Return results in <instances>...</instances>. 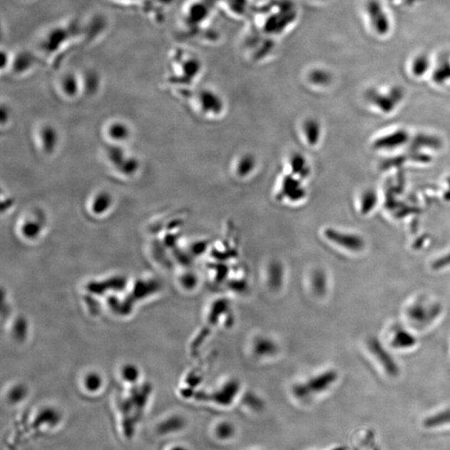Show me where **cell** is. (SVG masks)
<instances>
[{
	"mask_svg": "<svg viewBox=\"0 0 450 450\" xmlns=\"http://www.w3.org/2000/svg\"><path fill=\"white\" fill-rule=\"evenodd\" d=\"M85 24L77 19L58 22L48 26L39 36L37 53L41 59L56 63L76 46L85 36Z\"/></svg>",
	"mask_w": 450,
	"mask_h": 450,
	"instance_id": "6da1fadb",
	"label": "cell"
},
{
	"mask_svg": "<svg viewBox=\"0 0 450 450\" xmlns=\"http://www.w3.org/2000/svg\"><path fill=\"white\" fill-rule=\"evenodd\" d=\"M364 11L374 32L379 36H388L392 29V21L383 4L379 0H367Z\"/></svg>",
	"mask_w": 450,
	"mask_h": 450,
	"instance_id": "7a4b0ae2",
	"label": "cell"
},
{
	"mask_svg": "<svg viewBox=\"0 0 450 450\" xmlns=\"http://www.w3.org/2000/svg\"><path fill=\"white\" fill-rule=\"evenodd\" d=\"M42 59L37 53L29 51H19L11 54V63L6 73L16 77H24L34 71Z\"/></svg>",
	"mask_w": 450,
	"mask_h": 450,
	"instance_id": "3957f363",
	"label": "cell"
},
{
	"mask_svg": "<svg viewBox=\"0 0 450 450\" xmlns=\"http://www.w3.org/2000/svg\"><path fill=\"white\" fill-rule=\"evenodd\" d=\"M56 91L66 100H74L83 93L82 73L64 71L56 78Z\"/></svg>",
	"mask_w": 450,
	"mask_h": 450,
	"instance_id": "277c9868",
	"label": "cell"
},
{
	"mask_svg": "<svg viewBox=\"0 0 450 450\" xmlns=\"http://www.w3.org/2000/svg\"><path fill=\"white\" fill-rule=\"evenodd\" d=\"M336 379V373L333 371L326 372L318 375L311 379L309 382L296 385L294 389V393L296 397L299 399H305L318 394L327 389Z\"/></svg>",
	"mask_w": 450,
	"mask_h": 450,
	"instance_id": "5b68a950",
	"label": "cell"
},
{
	"mask_svg": "<svg viewBox=\"0 0 450 450\" xmlns=\"http://www.w3.org/2000/svg\"><path fill=\"white\" fill-rule=\"evenodd\" d=\"M324 235L329 241L344 250L351 252H359L363 250L365 246L364 241L360 236L334 229H327L324 231Z\"/></svg>",
	"mask_w": 450,
	"mask_h": 450,
	"instance_id": "8992f818",
	"label": "cell"
},
{
	"mask_svg": "<svg viewBox=\"0 0 450 450\" xmlns=\"http://www.w3.org/2000/svg\"><path fill=\"white\" fill-rule=\"evenodd\" d=\"M369 349L371 352L375 355V357L382 363L385 370H387L389 374L395 375L399 373V368L397 363L394 362L392 356L389 354L387 351L384 349L382 344H379L377 339H371Z\"/></svg>",
	"mask_w": 450,
	"mask_h": 450,
	"instance_id": "52a82bcc",
	"label": "cell"
},
{
	"mask_svg": "<svg viewBox=\"0 0 450 450\" xmlns=\"http://www.w3.org/2000/svg\"><path fill=\"white\" fill-rule=\"evenodd\" d=\"M439 313V307L426 308L423 304H415L408 310V315L410 319L413 322L419 324L428 323V321H432Z\"/></svg>",
	"mask_w": 450,
	"mask_h": 450,
	"instance_id": "ba28073f",
	"label": "cell"
},
{
	"mask_svg": "<svg viewBox=\"0 0 450 450\" xmlns=\"http://www.w3.org/2000/svg\"><path fill=\"white\" fill-rule=\"evenodd\" d=\"M200 101L202 110L210 115H219L224 108L221 98L210 91L201 93Z\"/></svg>",
	"mask_w": 450,
	"mask_h": 450,
	"instance_id": "9c48e42d",
	"label": "cell"
},
{
	"mask_svg": "<svg viewBox=\"0 0 450 450\" xmlns=\"http://www.w3.org/2000/svg\"><path fill=\"white\" fill-rule=\"evenodd\" d=\"M38 140V141L41 140L39 145L42 147L43 151L47 153V154H51L57 146V132L51 126H44L39 128Z\"/></svg>",
	"mask_w": 450,
	"mask_h": 450,
	"instance_id": "30bf717a",
	"label": "cell"
},
{
	"mask_svg": "<svg viewBox=\"0 0 450 450\" xmlns=\"http://www.w3.org/2000/svg\"><path fill=\"white\" fill-rule=\"evenodd\" d=\"M113 201L108 193H97V195L92 197L90 203V209L93 215H103L111 210Z\"/></svg>",
	"mask_w": 450,
	"mask_h": 450,
	"instance_id": "8fae6325",
	"label": "cell"
},
{
	"mask_svg": "<svg viewBox=\"0 0 450 450\" xmlns=\"http://www.w3.org/2000/svg\"><path fill=\"white\" fill-rule=\"evenodd\" d=\"M61 414L54 409H44L34 419V427L39 428L46 425L48 427H56L61 423Z\"/></svg>",
	"mask_w": 450,
	"mask_h": 450,
	"instance_id": "7c38bea8",
	"label": "cell"
},
{
	"mask_svg": "<svg viewBox=\"0 0 450 450\" xmlns=\"http://www.w3.org/2000/svg\"><path fill=\"white\" fill-rule=\"evenodd\" d=\"M432 67L431 58L429 54L421 53L415 56L410 63V71L415 77H423Z\"/></svg>",
	"mask_w": 450,
	"mask_h": 450,
	"instance_id": "4fadbf2b",
	"label": "cell"
},
{
	"mask_svg": "<svg viewBox=\"0 0 450 450\" xmlns=\"http://www.w3.org/2000/svg\"><path fill=\"white\" fill-rule=\"evenodd\" d=\"M185 419L179 415L168 418L157 427V431L161 435L170 434L180 431L185 426Z\"/></svg>",
	"mask_w": 450,
	"mask_h": 450,
	"instance_id": "5bb4252c",
	"label": "cell"
},
{
	"mask_svg": "<svg viewBox=\"0 0 450 450\" xmlns=\"http://www.w3.org/2000/svg\"><path fill=\"white\" fill-rule=\"evenodd\" d=\"M303 133L310 145H316L319 141L321 127L315 118H308L303 123Z\"/></svg>",
	"mask_w": 450,
	"mask_h": 450,
	"instance_id": "9a60e30c",
	"label": "cell"
},
{
	"mask_svg": "<svg viewBox=\"0 0 450 450\" xmlns=\"http://www.w3.org/2000/svg\"><path fill=\"white\" fill-rule=\"evenodd\" d=\"M108 137L116 143L125 142L131 136L130 128L122 122H113L106 128Z\"/></svg>",
	"mask_w": 450,
	"mask_h": 450,
	"instance_id": "2e32d148",
	"label": "cell"
},
{
	"mask_svg": "<svg viewBox=\"0 0 450 450\" xmlns=\"http://www.w3.org/2000/svg\"><path fill=\"white\" fill-rule=\"evenodd\" d=\"M281 195H284L292 201H298L305 196V191L298 182L287 178L282 185Z\"/></svg>",
	"mask_w": 450,
	"mask_h": 450,
	"instance_id": "e0dca14e",
	"label": "cell"
},
{
	"mask_svg": "<svg viewBox=\"0 0 450 450\" xmlns=\"http://www.w3.org/2000/svg\"><path fill=\"white\" fill-rule=\"evenodd\" d=\"M392 344L397 349L412 348L416 344V339L408 331L400 329L395 331L393 334Z\"/></svg>",
	"mask_w": 450,
	"mask_h": 450,
	"instance_id": "ac0fdd59",
	"label": "cell"
},
{
	"mask_svg": "<svg viewBox=\"0 0 450 450\" xmlns=\"http://www.w3.org/2000/svg\"><path fill=\"white\" fill-rule=\"evenodd\" d=\"M433 78L434 82L442 85L450 78V59L448 56L439 58L436 67L434 71Z\"/></svg>",
	"mask_w": 450,
	"mask_h": 450,
	"instance_id": "d6986e66",
	"label": "cell"
},
{
	"mask_svg": "<svg viewBox=\"0 0 450 450\" xmlns=\"http://www.w3.org/2000/svg\"><path fill=\"white\" fill-rule=\"evenodd\" d=\"M238 392V385L235 383L227 384L226 387L214 394V402L223 405H228L235 397Z\"/></svg>",
	"mask_w": 450,
	"mask_h": 450,
	"instance_id": "ffe728a7",
	"label": "cell"
},
{
	"mask_svg": "<svg viewBox=\"0 0 450 450\" xmlns=\"http://www.w3.org/2000/svg\"><path fill=\"white\" fill-rule=\"evenodd\" d=\"M277 346L271 339L260 338L254 344V351L260 357L273 355L276 352Z\"/></svg>",
	"mask_w": 450,
	"mask_h": 450,
	"instance_id": "44dd1931",
	"label": "cell"
},
{
	"mask_svg": "<svg viewBox=\"0 0 450 450\" xmlns=\"http://www.w3.org/2000/svg\"><path fill=\"white\" fill-rule=\"evenodd\" d=\"M255 158L250 155H244L243 157H241L238 164H237V175L240 177L249 175L250 173L255 170Z\"/></svg>",
	"mask_w": 450,
	"mask_h": 450,
	"instance_id": "7402d4cb",
	"label": "cell"
},
{
	"mask_svg": "<svg viewBox=\"0 0 450 450\" xmlns=\"http://www.w3.org/2000/svg\"><path fill=\"white\" fill-rule=\"evenodd\" d=\"M290 166L295 175L302 177H307L309 174L307 163L305 158L299 154L292 155L290 159Z\"/></svg>",
	"mask_w": 450,
	"mask_h": 450,
	"instance_id": "603a6c76",
	"label": "cell"
},
{
	"mask_svg": "<svg viewBox=\"0 0 450 450\" xmlns=\"http://www.w3.org/2000/svg\"><path fill=\"white\" fill-rule=\"evenodd\" d=\"M309 78L313 85L318 86H328L332 81V77L329 73L324 71V69H315L312 73H310Z\"/></svg>",
	"mask_w": 450,
	"mask_h": 450,
	"instance_id": "cb8c5ba5",
	"label": "cell"
},
{
	"mask_svg": "<svg viewBox=\"0 0 450 450\" xmlns=\"http://www.w3.org/2000/svg\"><path fill=\"white\" fill-rule=\"evenodd\" d=\"M269 280L273 288H279V285L283 280V270L279 264L273 263L270 265Z\"/></svg>",
	"mask_w": 450,
	"mask_h": 450,
	"instance_id": "d4e9b609",
	"label": "cell"
},
{
	"mask_svg": "<svg viewBox=\"0 0 450 450\" xmlns=\"http://www.w3.org/2000/svg\"><path fill=\"white\" fill-rule=\"evenodd\" d=\"M315 293L319 295L324 294L326 290V277L322 272L316 271L311 278Z\"/></svg>",
	"mask_w": 450,
	"mask_h": 450,
	"instance_id": "484cf974",
	"label": "cell"
},
{
	"mask_svg": "<svg viewBox=\"0 0 450 450\" xmlns=\"http://www.w3.org/2000/svg\"><path fill=\"white\" fill-rule=\"evenodd\" d=\"M235 433V429L233 425L230 423H221L218 425L216 429L217 436L222 439H229L233 436Z\"/></svg>",
	"mask_w": 450,
	"mask_h": 450,
	"instance_id": "4316f807",
	"label": "cell"
},
{
	"mask_svg": "<svg viewBox=\"0 0 450 450\" xmlns=\"http://www.w3.org/2000/svg\"><path fill=\"white\" fill-rule=\"evenodd\" d=\"M108 1L122 7L142 8L143 0H108Z\"/></svg>",
	"mask_w": 450,
	"mask_h": 450,
	"instance_id": "83f0119b",
	"label": "cell"
},
{
	"mask_svg": "<svg viewBox=\"0 0 450 450\" xmlns=\"http://www.w3.org/2000/svg\"><path fill=\"white\" fill-rule=\"evenodd\" d=\"M26 393H24L22 389H16L13 390L11 395H9V399H11V402L16 403L21 402V400L24 397Z\"/></svg>",
	"mask_w": 450,
	"mask_h": 450,
	"instance_id": "f1b7e54d",
	"label": "cell"
},
{
	"mask_svg": "<svg viewBox=\"0 0 450 450\" xmlns=\"http://www.w3.org/2000/svg\"><path fill=\"white\" fill-rule=\"evenodd\" d=\"M171 450H188V449H185V447L176 446L175 448H173Z\"/></svg>",
	"mask_w": 450,
	"mask_h": 450,
	"instance_id": "f546056e",
	"label": "cell"
},
{
	"mask_svg": "<svg viewBox=\"0 0 450 450\" xmlns=\"http://www.w3.org/2000/svg\"><path fill=\"white\" fill-rule=\"evenodd\" d=\"M19 1H21L23 3H31L34 2V0H19Z\"/></svg>",
	"mask_w": 450,
	"mask_h": 450,
	"instance_id": "4dcf8cb0",
	"label": "cell"
}]
</instances>
